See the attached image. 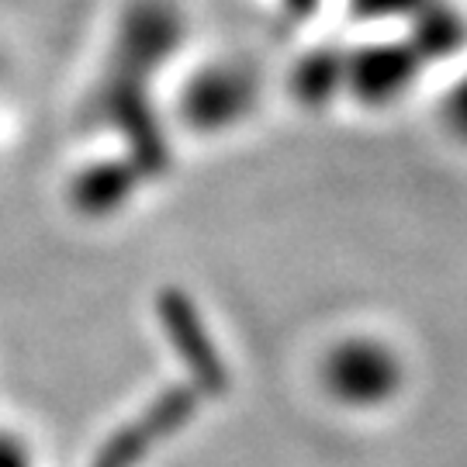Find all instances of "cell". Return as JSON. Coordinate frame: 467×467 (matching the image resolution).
<instances>
[{
	"label": "cell",
	"instance_id": "cell-1",
	"mask_svg": "<svg viewBox=\"0 0 467 467\" xmlns=\"http://www.w3.org/2000/svg\"><path fill=\"white\" fill-rule=\"evenodd\" d=\"M391 381H395V368L378 350H347L343 364H336V384L360 399L381 395L391 388Z\"/></svg>",
	"mask_w": 467,
	"mask_h": 467
},
{
	"label": "cell",
	"instance_id": "cell-2",
	"mask_svg": "<svg viewBox=\"0 0 467 467\" xmlns=\"http://www.w3.org/2000/svg\"><path fill=\"white\" fill-rule=\"evenodd\" d=\"M451 118L457 121V129L467 135V80L457 90H453V98H451Z\"/></svg>",
	"mask_w": 467,
	"mask_h": 467
}]
</instances>
